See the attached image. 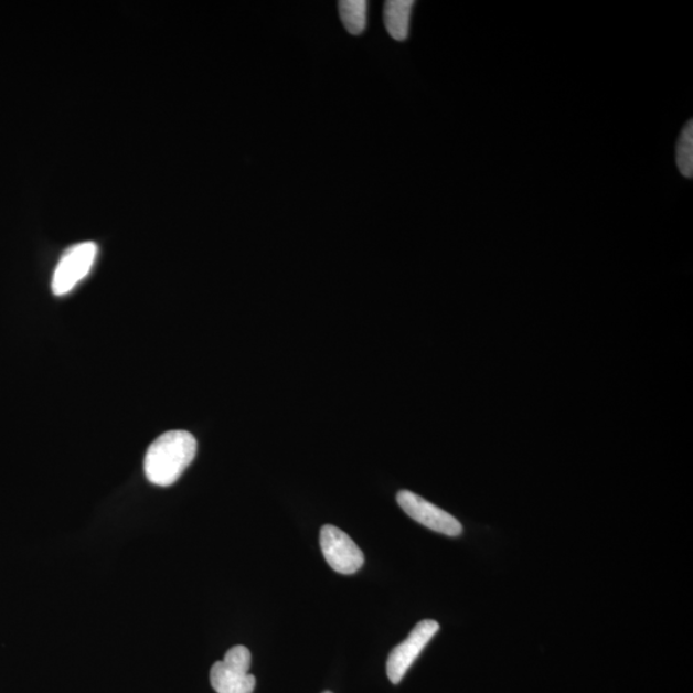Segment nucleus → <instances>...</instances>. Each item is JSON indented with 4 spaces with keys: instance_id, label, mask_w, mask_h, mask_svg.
I'll return each instance as SVG.
<instances>
[{
    "instance_id": "nucleus-1",
    "label": "nucleus",
    "mask_w": 693,
    "mask_h": 693,
    "mask_svg": "<svg viewBox=\"0 0 693 693\" xmlns=\"http://www.w3.org/2000/svg\"><path fill=\"white\" fill-rule=\"evenodd\" d=\"M196 440L186 430H171L164 433L149 446L145 471L149 482L169 487L183 476L196 455Z\"/></svg>"
},
{
    "instance_id": "nucleus-2",
    "label": "nucleus",
    "mask_w": 693,
    "mask_h": 693,
    "mask_svg": "<svg viewBox=\"0 0 693 693\" xmlns=\"http://www.w3.org/2000/svg\"><path fill=\"white\" fill-rule=\"evenodd\" d=\"M250 651L244 646H234L223 661L211 668V686L217 693H254L255 675L249 674Z\"/></svg>"
},
{
    "instance_id": "nucleus-3",
    "label": "nucleus",
    "mask_w": 693,
    "mask_h": 693,
    "mask_svg": "<svg viewBox=\"0 0 693 693\" xmlns=\"http://www.w3.org/2000/svg\"><path fill=\"white\" fill-rule=\"evenodd\" d=\"M98 254L96 243L76 244L65 252L53 274L52 290L56 296L70 294L92 270Z\"/></svg>"
},
{
    "instance_id": "nucleus-4",
    "label": "nucleus",
    "mask_w": 693,
    "mask_h": 693,
    "mask_svg": "<svg viewBox=\"0 0 693 693\" xmlns=\"http://www.w3.org/2000/svg\"><path fill=\"white\" fill-rule=\"evenodd\" d=\"M320 547L330 568L341 574H353L365 563L364 554L349 534L334 525L320 531Z\"/></svg>"
},
{
    "instance_id": "nucleus-5",
    "label": "nucleus",
    "mask_w": 693,
    "mask_h": 693,
    "mask_svg": "<svg viewBox=\"0 0 693 693\" xmlns=\"http://www.w3.org/2000/svg\"><path fill=\"white\" fill-rule=\"evenodd\" d=\"M439 631V625L436 620H423L417 623L412 633L408 635L403 643L396 646L390 653L387 661V674L393 684H398L404 680L408 669L419 658L431 638Z\"/></svg>"
},
{
    "instance_id": "nucleus-6",
    "label": "nucleus",
    "mask_w": 693,
    "mask_h": 693,
    "mask_svg": "<svg viewBox=\"0 0 693 693\" xmlns=\"http://www.w3.org/2000/svg\"><path fill=\"white\" fill-rule=\"evenodd\" d=\"M397 502L409 518L431 531L448 537H459L462 533V525L458 519L412 491H399Z\"/></svg>"
},
{
    "instance_id": "nucleus-7",
    "label": "nucleus",
    "mask_w": 693,
    "mask_h": 693,
    "mask_svg": "<svg viewBox=\"0 0 693 693\" xmlns=\"http://www.w3.org/2000/svg\"><path fill=\"white\" fill-rule=\"evenodd\" d=\"M414 4L413 0H388L385 2V29L395 41L404 42L408 38Z\"/></svg>"
},
{
    "instance_id": "nucleus-8",
    "label": "nucleus",
    "mask_w": 693,
    "mask_h": 693,
    "mask_svg": "<svg viewBox=\"0 0 693 693\" xmlns=\"http://www.w3.org/2000/svg\"><path fill=\"white\" fill-rule=\"evenodd\" d=\"M341 20L352 35H361L366 29L367 2L365 0H343L340 2Z\"/></svg>"
},
{
    "instance_id": "nucleus-9",
    "label": "nucleus",
    "mask_w": 693,
    "mask_h": 693,
    "mask_svg": "<svg viewBox=\"0 0 693 693\" xmlns=\"http://www.w3.org/2000/svg\"><path fill=\"white\" fill-rule=\"evenodd\" d=\"M676 167L684 178L693 177V121L684 126L679 141H676Z\"/></svg>"
},
{
    "instance_id": "nucleus-10",
    "label": "nucleus",
    "mask_w": 693,
    "mask_h": 693,
    "mask_svg": "<svg viewBox=\"0 0 693 693\" xmlns=\"http://www.w3.org/2000/svg\"><path fill=\"white\" fill-rule=\"evenodd\" d=\"M324 693H332V692L327 691V692H324Z\"/></svg>"
}]
</instances>
